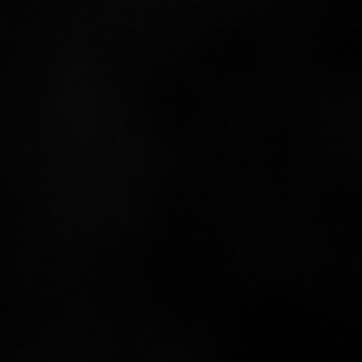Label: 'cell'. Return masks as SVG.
Wrapping results in <instances>:
<instances>
[]
</instances>
